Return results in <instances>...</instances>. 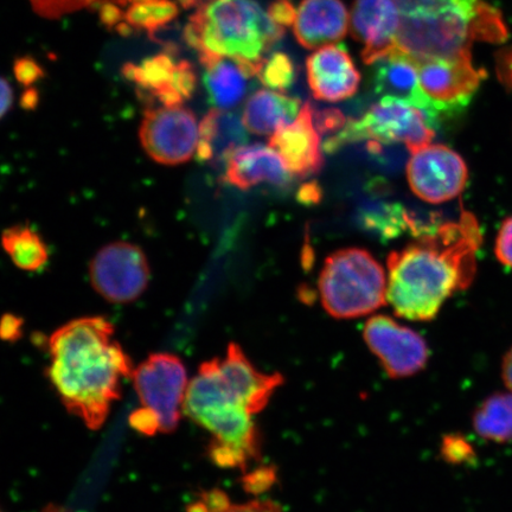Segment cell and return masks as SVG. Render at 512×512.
Segmentation results:
<instances>
[{
    "label": "cell",
    "mask_w": 512,
    "mask_h": 512,
    "mask_svg": "<svg viewBox=\"0 0 512 512\" xmlns=\"http://www.w3.org/2000/svg\"><path fill=\"white\" fill-rule=\"evenodd\" d=\"M416 222L408 211L396 203H367L361 209L363 227L379 234L382 239L398 238L407 229L413 233Z\"/></svg>",
    "instance_id": "obj_27"
},
{
    "label": "cell",
    "mask_w": 512,
    "mask_h": 512,
    "mask_svg": "<svg viewBox=\"0 0 512 512\" xmlns=\"http://www.w3.org/2000/svg\"><path fill=\"white\" fill-rule=\"evenodd\" d=\"M497 73L499 80L512 91V49L502 51L498 56Z\"/></svg>",
    "instance_id": "obj_37"
},
{
    "label": "cell",
    "mask_w": 512,
    "mask_h": 512,
    "mask_svg": "<svg viewBox=\"0 0 512 512\" xmlns=\"http://www.w3.org/2000/svg\"><path fill=\"white\" fill-rule=\"evenodd\" d=\"M14 104V89L8 80L0 78V119H3Z\"/></svg>",
    "instance_id": "obj_38"
},
{
    "label": "cell",
    "mask_w": 512,
    "mask_h": 512,
    "mask_svg": "<svg viewBox=\"0 0 512 512\" xmlns=\"http://www.w3.org/2000/svg\"><path fill=\"white\" fill-rule=\"evenodd\" d=\"M283 382L280 374L256 369L235 343L229 344L226 356L201 364L189 383L184 413L211 435V462L246 469L260 458L254 416L264 411Z\"/></svg>",
    "instance_id": "obj_1"
},
{
    "label": "cell",
    "mask_w": 512,
    "mask_h": 512,
    "mask_svg": "<svg viewBox=\"0 0 512 512\" xmlns=\"http://www.w3.org/2000/svg\"><path fill=\"white\" fill-rule=\"evenodd\" d=\"M441 457L451 465H473L477 460L475 447L463 434H446L441 441Z\"/></svg>",
    "instance_id": "obj_30"
},
{
    "label": "cell",
    "mask_w": 512,
    "mask_h": 512,
    "mask_svg": "<svg viewBox=\"0 0 512 512\" xmlns=\"http://www.w3.org/2000/svg\"><path fill=\"white\" fill-rule=\"evenodd\" d=\"M137 2H152V0H128V4Z\"/></svg>",
    "instance_id": "obj_43"
},
{
    "label": "cell",
    "mask_w": 512,
    "mask_h": 512,
    "mask_svg": "<svg viewBox=\"0 0 512 512\" xmlns=\"http://www.w3.org/2000/svg\"><path fill=\"white\" fill-rule=\"evenodd\" d=\"M104 5H115L124 9L128 5V0H92V8L99 9Z\"/></svg>",
    "instance_id": "obj_41"
},
{
    "label": "cell",
    "mask_w": 512,
    "mask_h": 512,
    "mask_svg": "<svg viewBox=\"0 0 512 512\" xmlns=\"http://www.w3.org/2000/svg\"><path fill=\"white\" fill-rule=\"evenodd\" d=\"M306 70L311 92L320 101L351 98L360 87L361 74L342 46L330 44L318 49L307 59Z\"/></svg>",
    "instance_id": "obj_17"
},
{
    "label": "cell",
    "mask_w": 512,
    "mask_h": 512,
    "mask_svg": "<svg viewBox=\"0 0 512 512\" xmlns=\"http://www.w3.org/2000/svg\"><path fill=\"white\" fill-rule=\"evenodd\" d=\"M502 379L505 387L512 393V347L507 351L503 357L502 362Z\"/></svg>",
    "instance_id": "obj_39"
},
{
    "label": "cell",
    "mask_w": 512,
    "mask_h": 512,
    "mask_svg": "<svg viewBox=\"0 0 512 512\" xmlns=\"http://www.w3.org/2000/svg\"><path fill=\"white\" fill-rule=\"evenodd\" d=\"M326 312L338 319L367 316L387 300L386 275L374 256L360 248L329 256L319 278Z\"/></svg>",
    "instance_id": "obj_6"
},
{
    "label": "cell",
    "mask_w": 512,
    "mask_h": 512,
    "mask_svg": "<svg viewBox=\"0 0 512 512\" xmlns=\"http://www.w3.org/2000/svg\"><path fill=\"white\" fill-rule=\"evenodd\" d=\"M300 200H302L304 203L310 202H316L320 198V189L317 187L316 184H307L305 187L300 191L299 194Z\"/></svg>",
    "instance_id": "obj_40"
},
{
    "label": "cell",
    "mask_w": 512,
    "mask_h": 512,
    "mask_svg": "<svg viewBox=\"0 0 512 512\" xmlns=\"http://www.w3.org/2000/svg\"><path fill=\"white\" fill-rule=\"evenodd\" d=\"M198 2H200V0H179V3H181L185 9L194 8V6L198 5Z\"/></svg>",
    "instance_id": "obj_42"
},
{
    "label": "cell",
    "mask_w": 512,
    "mask_h": 512,
    "mask_svg": "<svg viewBox=\"0 0 512 512\" xmlns=\"http://www.w3.org/2000/svg\"><path fill=\"white\" fill-rule=\"evenodd\" d=\"M140 407L131 415L134 430L144 435L174 432L184 412L188 375L181 358L158 352L133 369Z\"/></svg>",
    "instance_id": "obj_7"
},
{
    "label": "cell",
    "mask_w": 512,
    "mask_h": 512,
    "mask_svg": "<svg viewBox=\"0 0 512 512\" xmlns=\"http://www.w3.org/2000/svg\"><path fill=\"white\" fill-rule=\"evenodd\" d=\"M267 12L273 22L284 29L291 27L296 21L297 10L291 0H272Z\"/></svg>",
    "instance_id": "obj_34"
},
{
    "label": "cell",
    "mask_w": 512,
    "mask_h": 512,
    "mask_svg": "<svg viewBox=\"0 0 512 512\" xmlns=\"http://www.w3.org/2000/svg\"><path fill=\"white\" fill-rule=\"evenodd\" d=\"M483 3L480 0H430L431 8L434 11L446 10H476Z\"/></svg>",
    "instance_id": "obj_36"
},
{
    "label": "cell",
    "mask_w": 512,
    "mask_h": 512,
    "mask_svg": "<svg viewBox=\"0 0 512 512\" xmlns=\"http://www.w3.org/2000/svg\"><path fill=\"white\" fill-rule=\"evenodd\" d=\"M285 30L254 0H203L185 27L184 40L198 56L261 63Z\"/></svg>",
    "instance_id": "obj_4"
},
{
    "label": "cell",
    "mask_w": 512,
    "mask_h": 512,
    "mask_svg": "<svg viewBox=\"0 0 512 512\" xmlns=\"http://www.w3.org/2000/svg\"><path fill=\"white\" fill-rule=\"evenodd\" d=\"M401 15L394 0H355L351 32L362 44L364 63L374 64L398 49Z\"/></svg>",
    "instance_id": "obj_15"
},
{
    "label": "cell",
    "mask_w": 512,
    "mask_h": 512,
    "mask_svg": "<svg viewBox=\"0 0 512 512\" xmlns=\"http://www.w3.org/2000/svg\"><path fill=\"white\" fill-rule=\"evenodd\" d=\"M507 35L502 16L489 5L476 10L401 15L398 50L416 64L470 53L473 41L501 42Z\"/></svg>",
    "instance_id": "obj_5"
},
{
    "label": "cell",
    "mask_w": 512,
    "mask_h": 512,
    "mask_svg": "<svg viewBox=\"0 0 512 512\" xmlns=\"http://www.w3.org/2000/svg\"><path fill=\"white\" fill-rule=\"evenodd\" d=\"M200 61L210 104L226 111L245 98L249 80L258 78L264 64L215 55L200 56Z\"/></svg>",
    "instance_id": "obj_20"
},
{
    "label": "cell",
    "mask_w": 512,
    "mask_h": 512,
    "mask_svg": "<svg viewBox=\"0 0 512 512\" xmlns=\"http://www.w3.org/2000/svg\"><path fill=\"white\" fill-rule=\"evenodd\" d=\"M364 341L392 379L419 374L430 361V348L418 332L387 316L371 317L363 330Z\"/></svg>",
    "instance_id": "obj_11"
},
{
    "label": "cell",
    "mask_w": 512,
    "mask_h": 512,
    "mask_svg": "<svg viewBox=\"0 0 512 512\" xmlns=\"http://www.w3.org/2000/svg\"><path fill=\"white\" fill-rule=\"evenodd\" d=\"M349 22L342 0H303L293 31L300 46L319 49L342 41L348 34Z\"/></svg>",
    "instance_id": "obj_19"
},
{
    "label": "cell",
    "mask_w": 512,
    "mask_h": 512,
    "mask_svg": "<svg viewBox=\"0 0 512 512\" xmlns=\"http://www.w3.org/2000/svg\"><path fill=\"white\" fill-rule=\"evenodd\" d=\"M30 3L38 15L49 19L92 8V0H30Z\"/></svg>",
    "instance_id": "obj_31"
},
{
    "label": "cell",
    "mask_w": 512,
    "mask_h": 512,
    "mask_svg": "<svg viewBox=\"0 0 512 512\" xmlns=\"http://www.w3.org/2000/svg\"><path fill=\"white\" fill-rule=\"evenodd\" d=\"M247 142V128L238 115L215 108L201 121L196 155L202 163L221 165Z\"/></svg>",
    "instance_id": "obj_22"
},
{
    "label": "cell",
    "mask_w": 512,
    "mask_h": 512,
    "mask_svg": "<svg viewBox=\"0 0 512 512\" xmlns=\"http://www.w3.org/2000/svg\"><path fill=\"white\" fill-rule=\"evenodd\" d=\"M473 430L496 444L512 441V393H494L480 402L472 415Z\"/></svg>",
    "instance_id": "obj_24"
},
{
    "label": "cell",
    "mask_w": 512,
    "mask_h": 512,
    "mask_svg": "<svg viewBox=\"0 0 512 512\" xmlns=\"http://www.w3.org/2000/svg\"><path fill=\"white\" fill-rule=\"evenodd\" d=\"M270 146L283 158L288 171L299 177L317 174L323 166V149L310 102L302 107L296 120L279 128Z\"/></svg>",
    "instance_id": "obj_16"
},
{
    "label": "cell",
    "mask_w": 512,
    "mask_h": 512,
    "mask_svg": "<svg viewBox=\"0 0 512 512\" xmlns=\"http://www.w3.org/2000/svg\"><path fill=\"white\" fill-rule=\"evenodd\" d=\"M409 187L428 203L453 200L464 191L469 178L464 159L444 145H427L412 153L407 164Z\"/></svg>",
    "instance_id": "obj_12"
},
{
    "label": "cell",
    "mask_w": 512,
    "mask_h": 512,
    "mask_svg": "<svg viewBox=\"0 0 512 512\" xmlns=\"http://www.w3.org/2000/svg\"><path fill=\"white\" fill-rule=\"evenodd\" d=\"M187 512H284L278 503L270 499H258L248 503L230 502L226 492L210 490L192 502Z\"/></svg>",
    "instance_id": "obj_28"
},
{
    "label": "cell",
    "mask_w": 512,
    "mask_h": 512,
    "mask_svg": "<svg viewBox=\"0 0 512 512\" xmlns=\"http://www.w3.org/2000/svg\"><path fill=\"white\" fill-rule=\"evenodd\" d=\"M50 382L70 413L91 430L104 426L133 366L104 317H83L49 339Z\"/></svg>",
    "instance_id": "obj_3"
},
{
    "label": "cell",
    "mask_w": 512,
    "mask_h": 512,
    "mask_svg": "<svg viewBox=\"0 0 512 512\" xmlns=\"http://www.w3.org/2000/svg\"><path fill=\"white\" fill-rule=\"evenodd\" d=\"M258 78L262 85L271 91L283 93L290 89L296 81V66L290 56L284 53H275L265 59Z\"/></svg>",
    "instance_id": "obj_29"
},
{
    "label": "cell",
    "mask_w": 512,
    "mask_h": 512,
    "mask_svg": "<svg viewBox=\"0 0 512 512\" xmlns=\"http://www.w3.org/2000/svg\"><path fill=\"white\" fill-rule=\"evenodd\" d=\"M89 275L95 291L107 302L128 304L145 292L151 272L142 248L118 241L95 254Z\"/></svg>",
    "instance_id": "obj_9"
},
{
    "label": "cell",
    "mask_w": 512,
    "mask_h": 512,
    "mask_svg": "<svg viewBox=\"0 0 512 512\" xmlns=\"http://www.w3.org/2000/svg\"><path fill=\"white\" fill-rule=\"evenodd\" d=\"M178 14V5L172 0L132 3L125 11L124 23L117 30L121 35H130L140 30L153 36L156 31L175 21Z\"/></svg>",
    "instance_id": "obj_26"
},
{
    "label": "cell",
    "mask_w": 512,
    "mask_h": 512,
    "mask_svg": "<svg viewBox=\"0 0 512 512\" xmlns=\"http://www.w3.org/2000/svg\"><path fill=\"white\" fill-rule=\"evenodd\" d=\"M371 83L381 99H396L421 108L438 119L441 108L422 91L418 64L398 49L374 64Z\"/></svg>",
    "instance_id": "obj_18"
},
{
    "label": "cell",
    "mask_w": 512,
    "mask_h": 512,
    "mask_svg": "<svg viewBox=\"0 0 512 512\" xmlns=\"http://www.w3.org/2000/svg\"><path fill=\"white\" fill-rule=\"evenodd\" d=\"M316 127L319 133L335 132L345 125L343 114L337 110L315 113Z\"/></svg>",
    "instance_id": "obj_35"
},
{
    "label": "cell",
    "mask_w": 512,
    "mask_h": 512,
    "mask_svg": "<svg viewBox=\"0 0 512 512\" xmlns=\"http://www.w3.org/2000/svg\"><path fill=\"white\" fill-rule=\"evenodd\" d=\"M46 512H64V511H61V510L55 509V508H49Z\"/></svg>",
    "instance_id": "obj_44"
},
{
    "label": "cell",
    "mask_w": 512,
    "mask_h": 512,
    "mask_svg": "<svg viewBox=\"0 0 512 512\" xmlns=\"http://www.w3.org/2000/svg\"><path fill=\"white\" fill-rule=\"evenodd\" d=\"M198 136L195 114L183 105L147 108L139 130L147 155L163 165L188 162L197 151Z\"/></svg>",
    "instance_id": "obj_10"
},
{
    "label": "cell",
    "mask_w": 512,
    "mask_h": 512,
    "mask_svg": "<svg viewBox=\"0 0 512 512\" xmlns=\"http://www.w3.org/2000/svg\"><path fill=\"white\" fill-rule=\"evenodd\" d=\"M495 253L503 265L512 268V216L505 220L499 229Z\"/></svg>",
    "instance_id": "obj_33"
},
{
    "label": "cell",
    "mask_w": 512,
    "mask_h": 512,
    "mask_svg": "<svg viewBox=\"0 0 512 512\" xmlns=\"http://www.w3.org/2000/svg\"><path fill=\"white\" fill-rule=\"evenodd\" d=\"M303 104L283 93L261 89L248 99L243 111V125L259 136L277 132L297 119Z\"/></svg>",
    "instance_id": "obj_23"
},
{
    "label": "cell",
    "mask_w": 512,
    "mask_h": 512,
    "mask_svg": "<svg viewBox=\"0 0 512 512\" xmlns=\"http://www.w3.org/2000/svg\"><path fill=\"white\" fill-rule=\"evenodd\" d=\"M437 119L421 108L396 99H381L363 115L345 123L342 130L325 143L326 152H335L345 144L369 140V143H402L411 153L432 143Z\"/></svg>",
    "instance_id": "obj_8"
},
{
    "label": "cell",
    "mask_w": 512,
    "mask_h": 512,
    "mask_svg": "<svg viewBox=\"0 0 512 512\" xmlns=\"http://www.w3.org/2000/svg\"><path fill=\"white\" fill-rule=\"evenodd\" d=\"M14 72L16 79L23 86L29 87L44 76L43 69L34 59L30 57H22L15 63Z\"/></svg>",
    "instance_id": "obj_32"
},
{
    "label": "cell",
    "mask_w": 512,
    "mask_h": 512,
    "mask_svg": "<svg viewBox=\"0 0 512 512\" xmlns=\"http://www.w3.org/2000/svg\"><path fill=\"white\" fill-rule=\"evenodd\" d=\"M2 246L14 264L21 270L35 272L46 266L49 252L40 234L27 226L4 230Z\"/></svg>",
    "instance_id": "obj_25"
},
{
    "label": "cell",
    "mask_w": 512,
    "mask_h": 512,
    "mask_svg": "<svg viewBox=\"0 0 512 512\" xmlns=\"http://www.w3.org/2000/svg\"><path fill=\"white\" fill-rule=\"evenodd\" d=\"M227 182L241 190L251 189L262 183L287 187L291 183L283 158L271 146H242L227 160Z\"/></svg>",
    "instance_id": "obj_21"
},
{
    "label": "cell",
    "mask_w": 512,
    "mask_h": 512,
    "mask_svg": "<svg viewBox=\"0 0 512 512\" xmlns=\"http://www.w3.org/2000/svg\"><path fill=\"white\" fill-rule=\"evenodd\" d=\"M123 74L144 99L157 101L160 106L183 105L197 86L194 67L187 60L177 61L171 50L139 63H126Z\"/></svg>",
    "instance_id": "obj_13"
},
{
    "label": "cell",
    "mask_w": 512,
    "mask_h": 512,
    "mask_svg": "<svg viewBox=\"0 0 512 512\" xmlns=\"http://www.w3.org/2000/svg\"><path fill=\"white\" fill-rule=\"evenodd\" d=\"M482 239L476 217L463 211L457 222L432 229L390 254L387 300L396 315L416 322L437 317L446 300L475 279Z\"/></svg>",
    "instance_id": "obj_2"
},
{
    "label": "cell",
    "mask_w": 512,
    "mask_h": 512,
    "mask_svg": "<svg viewBox=\"0 0 512 512\" xmlns=\"http://www.w3.org/2000/svg\"><path fill=\"white\" fill-rule=\"evenodd\" d=\"M418 69L422 91L443 112L465 105L484 78L483 70L473 66L470 53L452 59L420 62Z\"/></svg>",
    "instance_id": "obj_14"
}]
</instances>
